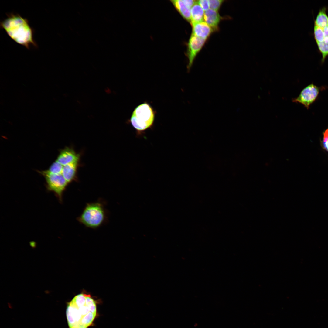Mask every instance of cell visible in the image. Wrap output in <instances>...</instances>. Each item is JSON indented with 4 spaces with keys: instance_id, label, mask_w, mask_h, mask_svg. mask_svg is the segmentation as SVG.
Returning <instances> with one entry per match:
<instances>
[{
    "instance_id": "5bb4252c",
    "label": "cell",
    "mask_w": 328,
    "mask_h": 328,
    "mask_svg": "<svg viewBox=\"0 0 328 328\" xmlns=\"http://www.w3.org/2000/svg\"><path fill=\"white\" fill-rule=\"evenodd\" d=\"M190 11L191 24L204 21V10L197 2L191 8Z\"/></svg>"
},
{
    "instance_id": "9a60e30c",
    "label": "cell",
    "mask_w": 328,
    "mask_h": 328,
    "mask_svg": "<svg viewBox=\"0 0 328 328\" xmlns=\"http://www.w3.org/2000/svg\"><path fill=\"white\" fill-rule=\"evenodd\" d=\"M63 166L56 160L47 170L49 172L55 174H61Z\"/></svg>"
},
{
    "instance_id": "ac0fdd59",
    "label": "cell",
    "mask_w": 328,
    "mask_h": 328,
    "mask_svg": "<svg viewBox=\"0 0 328 328\" xmlns=\"http://www.w3.org/2000/svg\"><path fill=\"white\" fill-rule=\"evenodd\" d=\"M182 1L184 4L190 9L196 2V1L193 0H183Z\"/></svg>"
},
{
    "instance_id": "e0dca14e",
    "label": "cell",
    "mask_w": 328,
    "mask_h": 328,
    "mask_svg": "<svg viewBox=\"0 0 328 328\" xmlns=\"http://www.w3.org/2000/svg\"><path fill=\"white\" fill-rule=\"evenodd\" d=\"M197 3L201 6L204 11H206L210 8L208 0H200L196 1Z\"/></svg>"
},
{
    "instance_id": "7a4b0ae2",
    "label": "cell",
    "mask_w": 328,
    "mask_h": 328,
    "mask_svg": "<svg viewBox=\"0 0 328 328\" xmlns=\"http://www.w3.org/2000/svg\"><path fill=\"white\" fill-rule=\"evenodd\" d=\"M1 21L0 26L14 41L29 49L31 46L36 48L38 45L34 40V29L28 20L17 13H10Z\"/></svg>"
},
{
    "instance_id": "3957f363",
    "label": "cell",
    "mask_w": 328,
    "mask_h": 328,
    "mask_svg": "<svg viewBox=\"0 0 328 328\" xmlns=\"http://www.w3.org/2000/svg\"><path fill=\"white\" fill-rule=\"evenodd\" d=\"M106 214L101 202L88 203L77 220L87 227L96 229L104 223L107 219Z\"/></svg>"
},
{
    "instance_id": "d6986e66",
    "label": "cell",
    "mask_w": 328,
    "mask_h": 328,
    "mask_svg": "<svg viewBox=\"0 0 328 328\" xmlns=\"http://www.w3.org/2000/svg\"><path fill=\"white\" fill-rule=\"evenodd\" d=\"M323 145L324 148L327 149L326 143L328 140V129H327L323 134Z\"/></svg>"
},
{
    "instance_id": "30bf717a",
    "label": "cell",
    "mask_w": 328,
    "mask_h": 328,
    "mask_svg": "<svg viewBox=\"0 0 328 328\" xmlns=\"http://www.w3.org/2000/svg\"><path fill=\"white\" fill-rule=\"evenodd\" d=\"M192 30V34L206 40L214 31L212 28L205 21L191 24Z\"/></svg>"
},
{
    "instance_id": "8fae6325",
    "label": "cell",
    "mask_w": 328,
    "mask_h": 328,
    "mask_svg": "<svg viewBox=\"0 0 328 328\" xmlns=\"http://www.w3.org/2000/svg\"><path fill=\"white\" fill-rule=\"evenodd\" d=\"M221 17L218 11L209 9L205 11L204 20L214 30L218 29L219 23Z\"/></svg>"
},
{
    "instance_id": "7c38bea8",
    "label": "cell",
    "mask_w": 328,
    "mask_h": 328,
    "mask_svg": "<svg viewBox=\"0 0 328 328\" xmlns=\"http://www.w3.org/2000/svg\"><path fill=\"white\" fill-rule=\"evenodd\" d=\"M78 163L75 162L63 166L61 174L68 183L76 179Z\"/></svg>"
},
{
    "instance_id": "52a82bcc",
    "label": "cell",
    "mask_w": 328,
    "mask_h": 328,
    "mask_svg": "<svg viewBox=\"0 0 328 328\" xmlns=\"http://www.w3.org/2000/svg\"><path fill=\"white\" fill-rule=\"evenodd\" d=\"M319 91V87L311 84L304 88L299 96L292 99V101L301 103L308 109L317 97Z\"/></svg>"
},
{
    "instance_id": "9c48e42d",
    "label": "cell",
    "mask_w": 328,
    "mask_h": 328,
    "mask_svg": "<svg viewBox=\"0 0 328 328\" xmlns=\"http://www.w3.org/2000/svg\"><path fill=\"white\" fill-rule=\"evenodd\" d=\"M80 155L71 148L66 147L61 149L56 159L63 166L75 162H78Z\"/></svg>"
},
{
    "instance_id": "2e32d148",
    "label": "cell",
    "mask_w": 328,
    "mask_h": 328,
    "mask_svg": "<svg viewBox=\"0 0 328 328\" xmlns=\"http://www.w3.org/2000/svg\"><path fill=\"white\" fill-rule=\"evenodd\" d=\"M208 1L210 9L218 11L224 0H209Z\"/></svg>"
},
{
    "instance_id": "8992f818",
    "label": "cell",
    "mask_w": 328,
    "mask_h": 328,
    "mask_svg": "<svg viewBox=\"0 0 328 328\" xmlns=\"http://www.w3.org/2000/svg\"><path fill=\"white\" fill-rule=\"evenodd\" d=\"M38 172L44 177L48 190L53 192L61 202L63 193L68 184L62 175L52 173L47 170Z\"/></svg>"
},
{
    "instance_id": "4fadbf2b",
    "label": "cell",
    "mask_w": 328,
    "mask_h": 328,
    "mask_svg": "<svg viewBox=\"0 0 328 328\" xmlns=\"http://www.w3.org/2000/svg\"><path fill=\"white\" fill-rule=\"evenodd\" d=\"M170 1L182 17L190 23L191 9L186 5L182 0H172Z\"/></svg>"
},
{
    "instance_id": "ba28073f",
    "label": "cell",
    "mask_w": 328,
    "mask_h": 328,
    "mask_svg": "<svg viewBox=\"0 0 328 328\" xmlns=\"http://www.w3.org/2000/svg\"><path fill=\"white\" fill-rule=\"evenodd\" d=\"M206 40L191 34L187 44L186 53L189 61L187 65L188 70L191 68L196 57L204 46Z\"/></svg>"
},
{
    "instance_id": "6da1fadb",
    "label": "cell",
    "mask_w": 328,
    "mask_h": 328,
    "mask_svg": "<svg viewBox=\"0 0 328 328\" xmlns=\"http://www.w3.org/2000/svg\"><path fill=\"white\" fill-rule=\"evenodd\" d=\"M97 314L96 303L90 295L79 294L67 304L66 314L69 328H87Z\"/></svg>"
},
{
    "instance_id": "5b68a950",
    "label": "cell",
    "mask_w": 328,
    "mask_h": 328,
    "mask_svg": "<svg viewBox=\"0 0 328 328\" xmlns=\"http://www.w3.org/2000/svg\"><path fill=\"white\" fill-rule=\"evenodd\" d=\"M155 113L152 108L147 103L138 106L134 109L130 119V122L136 130L137 134L141 135L153 126Z\"/></svg>"
},
{
    "instance_id": "ffe728a7",
    "label": "cell",
    "mask_w": 328,
    "mask_h": 328,
    "mask_svg": "<svg viewBox=\"0 0 328 328\" xmlns=\"http://www.w3.org/2000/svg\"><path fill=\"white\" fill-rule=\"evenodd\" d=\"M326 146L327 149V150H328V141H327V142L326 143Z\"/></svg>"
},
{
    "instance_id": "277c9868",
    "label": "cell",
    "mask_w": 328,
    "mask_h": 328,
    "mask_svg": "<svg viewBox=\"0 0 328 328\" xmlns=\"http://www.w3.org/2000/svg\"><path fill=\"white\" fill-rule=\"evenodd\" d=\"M326 10L324 7L319 10L314 23V38L322 54V63L328 56V15Z\"/></svg>"
}]
</instances>
